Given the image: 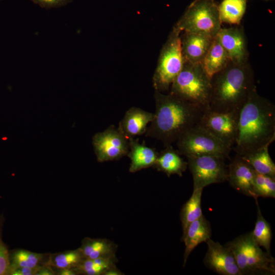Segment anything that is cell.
Wrapping results in <instances>:
<instances>
[{"label":"cell","mask_w":275,"mask_h":275,"mask_svg":"<svg viewBox=\"0 0 275 275\" xmlns=\"http://www.w3.org/2000/svg\"><path fill=\"white\" fill-rule=\"evenodd\" d=\"M274 140V105L256 90L239 110L234 150L236 154L244 156L270 145Z\"/></svg>","instance_id":"1"},{"label":"cell","mask_w":275,"mask_h":275,"mask_svg":"<svg viewBox=\"0 0 275 275\" xmlns=\"http://www.w3.org/2000/svg\"><path fill=\"white\" fill-rule=\"evenodd\" d=\"M154 99L155 112L145 134L159 140L166 147L176 142L185 132L197 125L206 110L170 93L155 91Z\"/></svg>","instance_id":"2"},{"label":"cell","mask_w":275,"mask_h":275,"mask_svg":"<svg viewBox=\"0 0 275 275\" xmlns=\"http://www.w3.org/2000/svg\"><path fill=\"white\" fill-rule=\"evenodd\" d=\"M209 109L218 113L239 111L256 90L253 69L248 62H231L210 79Z\"/></svg>","instance_id":"3"},{"label":"cell","mask_w":275,"mask_h":275,"mask_svg":"<svg viewBox=\"0 0 275 275\" xmlns=\"http://www.w3.org/2000/svg\"><path fill=\"white\" fill-rule=\"evenodd\" d=\"M210 79L201 64L184 61L182 69L171 86L170 93L208 109L211 92Z\"/></svg>","instance_id":"4"},{"label":"cell","mask_w":275,"mask_h":275,"mask_svg":"<svg viewBox=\"0 0 275 275\" xmlns=\"http://www.w3.org/2000/svg\"><path fill=\"white\" fill-rule=\"evenodd\" d=\"M225 245L233 253L241 275L275 274L274 258L261 249L251 232L238 236Z\"/></svg>","instance_id":"5"},{"label":"cell","mask_w":275,"mask_h":275,"mask_svg":"<svg viewBox=\"0 0 275 275\" xmlns=\"http://www.w3.org/2000/svg\"><path fill=\"white\" fill-rule=\"evenodd\" d=\"M181 32L174 26L160 51L153 76L155 91H168L184 65L181 45Z\"/></svg>","instance_id":"6"},{"label":"cell","mask_w":275,"mask_h":275,"mask_svg":"<svg viewBox=\"0 0 275 275\" xmlns=\"http://www.w3.org/2000/svg\"><path fill=\"white\" fill-rule=\"evenodd\" d=\"M217 6L214 0H194L175 26L181 33L215 37L222 28Z\"/></svg>","instance_id":"7"},{"label":"cell","mask_w":275,"mask_h":275,"mask_svg":"<svg viewBox=\"0 0 275 275\" xmlns=\"http://www.w3.org/2000/svg\"><path fill=\"white\" fill-rule=\"evenodd\" d=\"M176 142L178 152L186 157L219 155L230 159L232 148L198 125L185 132Z\"/></svg>","instance_id":"8"},{"label":"cell","mask_w":275,"mask_h":275,"mask_svg":"<svg viewBox=\"0 0 275 275\" xmlns=\"http://www.w3.org/2000/svg\"><path fill=\"white\" fill-rule=\"evenodd\" d=\"M192 174L194 188H204L227 180L228 166L223 155H202L186 157Z\"/></svg>","instance_id":"9"},{"label":"cell","mask_w":275,"mask_h":275,"mask_svg":"<svg viewBox=\"0 0 275 275\" xmlns=\"http://www.w3.org/2000/svg\"><path fill=\"white\" fill-rule=\"evenodd\" d=\"M92 145L99 162L119 160L127 155L129 151L128 140L114 125L94 134Z\"/></svg>","instance_id":"10"},{"label":"cell","mask_w":275,"mask_h":275,"mask_svg":"<svg viewBox=\"0 0 275 275\" xmlns=\"http://www.w3.org/2000/svg\"><path fill=\"white\" fill-rule=\"evenodd\" d=\"M239 112L218 113L208 109L204 111L197 125L232 148L237 136Z\"/></svg>","instance_id":"11"},{"label":"cell","mask_w":275,"mask_h":275,"mask_svg":"<svg viewBox=\"0 0 275 275\" xmlns=\"http://www.w3.org/2000/svg\"><path fill=\"white\" fill-rule=\"evenodd\" d=\"M207 251L203 260L205 265L221 275H241L231 250L211 239L206 241Z\"/></svg>","instance_id":"12"},{"label":"cell","mask_w":275,"mask_h":275,"mask_svg":"<svg viewBox=\"0 0 275 275\" xmlns=\"http://www.w3.org/2000/svg\"><path fill=\"white\" fill-rule=\"evenodd\" d=\"M227 180L237 191L252 197L255 200L258 197L254 189L256 172L241 156L236 154L228 165Z\"/></svg>","instance_id":"13"},{"label":"cell","mask_w":275,"mask_h":275,"mask_svg":"<svg viewBox=\"0 0 275 275\" xmlns=\"http://www.w3.org/2000/svg\"><path fill=\"white\" fill-rule=\"evenodd\" d=\"M231 62H249V51L244 32L239 25L221 28L216 36Z\"/></svg>","instance_id":"14"},{"label":"cell","mask_w":275,"mask_h":275,"mask_svg":"<svg viewBox=\"0 0 275 275\" xmlns=\"http://www.w3.org/2000/svg\"><path fill=\"white\" fill-rule=\"evenodd\" d=\"M180 37L184 61L191 64H201L215 38L190 32L181 33Z\"/></svg>","instance_id":"15"},{"label":"cell","mask_w":275,"mask_h":275,"mask_svg":"<svg viewBox=\"0 0 275 275\" xmlns=\"http://www.w3.org/2000/svg\"><path fill=\"white\" fill-rule=\"evenodd\" d=\"M154 114L141 108L132 107L125 113L118 128L129 140L146 133Z\"/></svg>","instance_id":"16"},{"label":"cell","mask_w":275,"mask_h":275,"mask_svg":"<svg viewBox=\"0 0 275 275\" xmlns=\"http://www.w3.org/2000/svg\"><path fill=\"white\" fill-rule=\"evenodd\" d=\"M212 230L210 222L203 214L193 222L183 233L182 240L185 244L183 266L193 251L200 243L210 239Z\"/></svg>","instance_id":"17"},{"label":"cell","mask_w":275,"mask_h":275,"mask_svg":"<svg viewBox=\"0 0 275 275\" xmlns=\"http://www.w3.org/2000/svg\"><path fill=\"white\" fill-rule=\"evenodd\" d=\"M128 141L129 151L127 155L131 161L129 169L130 173L154 166L158 154L155 149L140 143L137 139H130Z\"/></svg>","instance_id":"18"},{"label":"cell","mask_w":275,"mask_h":275,"mask_svg":"<svg viewBox=\"0 0 275 275\" xmlns=\"http://www.w3.org/2000/svg\"><path fill=\"white\" fill-rule=\"evenodd\" d=\"M180 155L172 145L166 146L158 153L154 167L158 171L164 173L168 177L174 174L182 176L188 166L187 162L184 161Z\"/></svg>","instance_id":"19"},{"label":"cell","mask_w":275,"mask_h":275,"mask_svg":"<svg viewBox=\"0 0 275 275\" xmlns=\"http://www.w3.org/2000/svg\"><path fill=\"white\" fill-rule=\"evenodd\" d=\"M84 258L94 259L99 258L116 257L117 246L106 239L85 238L78 248Z\"/></svg>","instance_id":"20"},{"label":"cell","mask_w":275,"mask_h":275,"mask_svg":"<svg viewBox=\"0 0 275 275\" xmlns=\"http://www.w3.org/2000/svg\"><path fill=\"white\" fill-rule=\"evenodd\" d=\"M230 62L226 51L215 36L201 63L203 69L211 78Z\"/></svg>","instance_id":"21"},{"label":"cell","mask_w":275,"mask_h":275,"mask_svg":"<svg viewBox=\"0 0 275 275\" xmlns=\"http://www.w3.org/2000/svg\"><path fill=\"white\" fill-rule=\"evenodd\" d=\"M269 145H266L252 153L240 156L259 174L275 177V164L268 152Z\"/></svg>","instance_id":"22"},{"label":"cell","mask_w":275,"mask_h":275,"mask_svg":"<svg viewBox=\"0 0 275 275\" xmlns=\"http://www.w3.org/2000/svg\"><path fill=\"white\" fill-rule=\"evenodd\" d=\"M247 0H223L217 6L221 22L240 25L245 13Z\"/></svg>","instance_id":"23"},{"label":"cell","mask_w":275,"mask_h":275,"mask_svg":"<svg viewBox=\"0 0 275 275\" xmlns=\"http://www.w3.org/2000/svg\"><path fill=\"white\" fill-rule=\"evenodd\" d=\"M47 254L31 252L23 249H17L10 252V271L20 267L35 268L46 265Z\"/></svg>","instance_id":"24"},{"label":"cell","mask_w":275,"mask_h":275,"mask_svg":"<svg viewBox=\"0 0 275 275\" xmlns=\"http://www.w3.org/2000/svg\"><path fill=\"white\" fill-rule=\"evenodd\" d=\"M203 188H194L191 197L183 205L180 214L183 233L193 222L202 215L201 198Z\"/></svg>","instance_id":"25"},{"label":"cell","mask_w":275,"mask_h":275,"mask_svg":"<svg viewBox=\"0 0 275 275\" xmlns=\"http://www.w3.org/2000/svg\"><path fill=\"white\" fill-rule=\"evenodd\" d=\"M116 257L99 258L94 259L84 258L73 270L77 274H104L107 271L116 267Z\"/></svg>","instance_id":"26"},{"label":"cell","mask_w":275,"mask_h":275,"mask_svg":"<svg viewBox=\"0 0 275 275\" xmlns=\"http://www.w3.org/2000/svg\"><path fill=\"white\" fill-rule=\"evenodd\" d=\"M257 205V219L253 231L251 232L252 238L265 251L270 253V244L272 232L270 226L263 216L258 205V200H256Z\"/></svg>","instance_id":"27"},{"label":"cell","mask_w":275,"mask_h":275,"mask_svg":"<svg viewBox=\"0 0 275 275\" xmlns=\"http://www.w3.org/2000/svg\"><path fill=\"white\" fill-rule=\"evenodd\" d=\"M84 259L78 249L50 255L46 263L57 270L60 269H74Z\"/></svg>","instance_id":"28"},{"label":"cell","mask_w":275,"mask_h":275,"mask_svg":"<svg viewBox=\"0 0 275 275\" xmlns=\"http://www.w3.org/2000/svg\"><path fill=\"white\" fill-rule=\"evenodd\" d=\"M254 189L258 197L275 198V177L256 172Z\"/></svg>","instance_id":"29"},{"label":"cell","mask_w":275,"mask_h":275,"mask_svg":"<svg viewBox=\"0 0 275 275\" xmlns=\"http://www.w3.org/2000/svg\"><path fill=\"white\" fill-rule=\"evenodd\" d=\"M5 218L0 215V275H9L10 271V252L3 240V229Z\"/></svg>","instance_id":"30"},{"label":"cell","mask_w":275,"mask_h":275,"mask_svg":"<svg viewBox=\"0 0 275 275\" xmlns=\"http://www.w3.org/2000/svg\"><path fill=\"white\" fill-rule=\"evenodd\" d=\"M42 8L45 9L56 8L64 6L72 0H29Z\"/></svg>","instance_id":"31"},{"label":"cell","mask_w":275,"mask_h":275,"mask_svg":"<svg viewBox=\"0 0 275 275\" xmlns=\"http://www.w3.org/2000/svg\"><path fill=\"white\" fill-rule=\"evenodd\" d=\"M41 266L35 268L26 267L18 268L12 270L9 275H36Z\"/></svg>","instance_id":"32"},{"label":"cell","mask_w":275,"mask_h":275,"mask_svg":"<svg viewBox=\"0 0 275 275\" xmlns=\"http://www.w3.org/2000/svg\"><path fill=\"white\" fill-rule=\"evenodd\" d=\"M55 272L53 269L47 265H42L38 271L36 275H53Z\"/></svg>","instance_id":"33"},{"label":"cell","mask_w":275,"mask_h":275,"mask_svg":"<svg viewBox=\"0 0 275 275\" xmlns=\"http://www.w3.org/2000/svg\"><path fill=\"white\" fill-rule=\"evenodd\" d=\"M57 274L59 275H75L77 274L76 272L73 270V269H58L57 272Z\"/></svg>","instance_id":"34"},{"label":"cell","mask_w":275,"mask_h":275,"mask_svg":"<svg viewBox=\"0 0 275 275\" xmlns=\"http://www.w3.org/2000/svg\"><path fill=\"white\" fill-rule=\"evenodd\" d=\"M122 272L119 271L116 267L110 269L105 273L104 275H121Z\"/></svg>","instance_id":"35"},{"label":"cell","mask_w":275,"mask_h":275,"mask_svg":"<svg viewBox=\"0 0 275 275\" xmlns=\"http://www.w3.org/2000/svg\"><path fill=\"white\" fill-rule=\"evenodd\" d=\"M263 1H265V2H268V1H272V0H263Z\"/></svg>","instance_id":"36"},{"label":"cell","mask_w":275,"mask_h":275,"mask_svg":"<svg viewBox=\"0 0 275 275\" xmlns=\"http://www.w3.org/2000/svg\"><path fill=\"white\" fill-rule=\"evenodd\" d=\"M1 1V0H0V1Z\"/></svg>","instance_id":"37"}]
</instances>
